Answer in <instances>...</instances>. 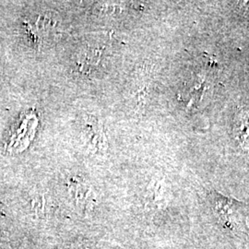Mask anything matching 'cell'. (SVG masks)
Here are the masks:
<instances>
[{
    "mask_svg": "<svg viewBox=\"0 0 249 249\" xmlns=\"http://www.w3.org/2000/svg\"><path fill=\"white\" fill-rule=\"evenodd\" d=\"M209 200L214 214L223 226L235 229L242 224L245 213V205L242 202L215 190L209 194Z\"/></svg>",
    "mask_w": 249,
    "mask_h": 249,
    "instance_id": "obj_1",
    "label": "cell"
},
{
    "mask_svg": "<svg viewBox=\"0 0 249 249\" xmlns=\"http://www.w3.org/2000/svg\"><path fill=\"white\" fill-rule=\"evenodd\" d=\"M233 133L241 147L249 151V107L243 108L233 119Z\"/></svg>",
    "mask_w": 249,
    "mask_h": 249,
    "instance_id": "obj_2",
    "label": "cell"
}]
</instances>
